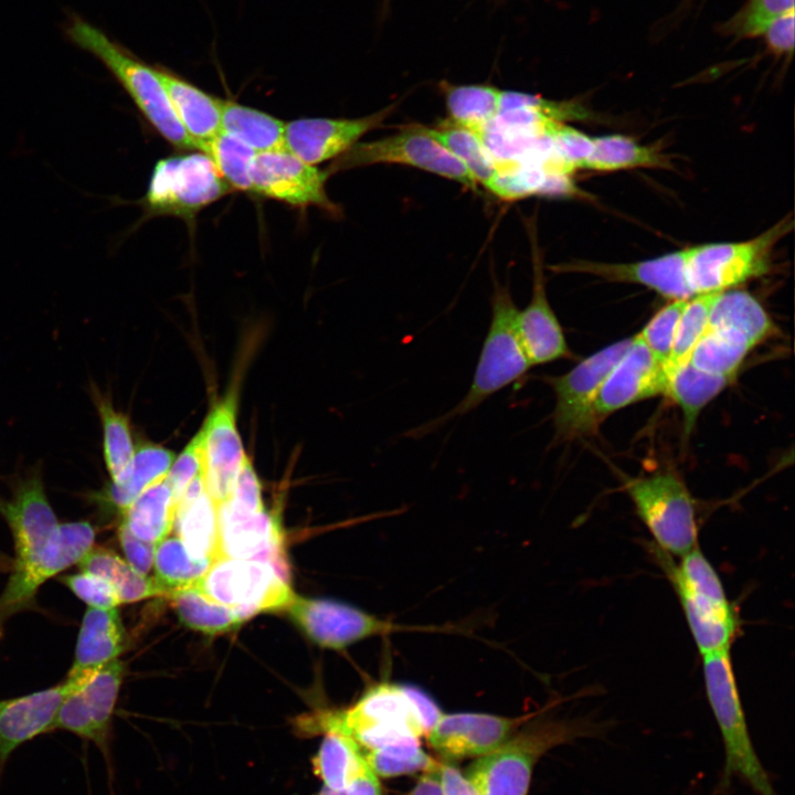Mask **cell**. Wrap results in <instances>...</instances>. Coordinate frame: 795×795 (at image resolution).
<instances>
[{
	"instance_id": "obj_1",
	"label": "cell",
	"mask_w": 795,
	"mask_h": 795,
	"mask_svg": "<svg viewBox=\"0 0 795 795\" xmlns=\"http://www.w3.org/2000/svg\"><path fill=\"white\" fill-rule=\"evenodd\" d=\"M443 711L423 690L404 683L380 681L370 686L348 709L321 712L315 731L339 730L349 734L361 752L420 741Z\"/></svg>"
},
{
	"instance_id": "obj_2",
	"label": "cell",
	"mask_w": 795,
	"mask_h": 795,
	"mask_svg": "<svg viewBox=\"0 0 795 795\" xmlns=\"http://www.w3.org/2000/svg\"><path fill=\"white\" fill-rule=\"evenodd\" d=\"M518 729L492 752L477 757L465 775L480 795H528L533 770L551 749L601 731L585 718L541 719Z\"/></svg>"
},
{
	"instance_id": "obj_3",
	"label": "cell",
	"mask_w": 795,
	"mask_h": 795,
	"mask_svg": "<svg viewBox=\"0 0 795 795\" xmlns=\"http://www.w3.org/2000/svg\"><path fill=\"white\" fill-rule=\"evenodd\" d=\"M65 33L75 45L105 65L163 139L181 150L195 149L173 113L157 68L135 57L103 30L81 17L70 19Z\"/></svg>"
},
{
	"instance_id": "obj_4",
	"label": "cell",
	"mask_w": 795,
	"mask_h": 795,
	"mask_svg": "<svg viewBox=\"0 0 795 795\" xmlns=\"http://www.w3.org/2000/svg\"><path fill=\"white\" fill-rule=\"evenodd\" d=\"M518 316L519 309L509 288L495 282L490 325L469 390L449 412L414 430V436L427 434L449 420L471 412L526 375L532 365L520 339Z\"/></svg>"
},
{
	"instance_id": "obj_5",
	"label": "cell",
	"mask_w": 795,
	"mask_h": 795,
	"mask_svg": "<svg viewBox=\"0 0 795 795\" xmlns=\"http://www.w3.org/2000/svg\"><path fill=\"white\" fill-rule=\"evenodd\" d=\"M701 657L706 695L724 748V767L720 788L729 787L732 778L740 777L757 795H778L751 739L731 648Z\"/></svg>"
},
{
	"instance_id": "obj_6",
	"label": "cell",
	"mask_w": 795,
	"mask_h": 795,
	"mask_svg": "<svg viewBox=\"0 0 795 795\" xmlns=\"http://www.w3.org/2000/svg\"><path fill=\"white\" fill-rule=\"evenodd\" d=\"M623 487L656 548L680 558L699 544L696 502L675 470L625 478Z\"/></svg>"
},
{
	"instance_id": "obj_7",
	"label": "cell",
	"mask_w": 795,
	"mask_h": 795,
	"mask_svg": "<svg viewBox=\"0 0 795 795\" xmlns=\"http://www.w3.org/2000/svg\"><path fill=\"white\" fill-rule=\"evenodd\" d=\"M792 230L793 219L787 215L748 241L687 247L686 280L691 294L721 293L765 275L774 246Z\"/></svg>"
},
{
	"instance_id": "obj_8",
	"label": "cell",
	"mask_w": 795,
	"mask_h": 795,
	"mask_svg": "<svg viewBox=\"0 0 795 795\" xmlns=\"http://www.w3.org/2000/svg\"><path fill=\"white\" fill-rule=\"evenodd\" d=\"M229 191L211 159L198 150L158 160L142 205L150 215L192 218Z\"/></svg>"
},
{
	"instance_id": "obj_9",
	"label": "cell",
	"mask_w": 795,
	"mask_h": 795,
	"mask_svg": "<svg viewBox=\"0 0 795 795\" xmlns=\"http://www.w3.org/2000/svg\"><path fill=\"white\" fill-rule=\"evenodd\" d=\"M203 594L237 615L240 621L285 610L295 593L265 561L219 558L194 584Z\"/></svg>"
},
{
	"instance_id": "obj_10",
	"label": "cell",
	"mask_w": 795,
	"mask_h": 795,
	"mask_svg": "<svg viewBox=\"0 0 795 795\" xmlns=\"http://www.w3.org/2000/svg\"><path fill=\"white\" fill-rule=\"evenodd\" d=\"M632 341L633 337L614 342L586 357L566 373L544 378L555 396L552 418L556 442H570L597 431L600 423L594 410L597 394Z\"/></svg>"
},
{
	"instance_id": "obj_11",
	"label": "cell",
	"mask_w": 795,
	"mask_h": 795,
	"mask_svg": "<svg viewBox=\"0 0 795 795\" xmlns=\"http://www.w3.org/2000/svg\"><path fill=\"white\" fill-rule=\"evenodd\" d=\"M377 163H398L414 167L462 183L476 190L477 182L451 151L441 145L423 126L405 127L401 131L368 142H357L333 160L329 176Z\"/></svg>"
},
{
	"instance_id": "obj_12",
	"label": "cell",
	"mask_w": 795,
	"mask_h": 795,
	"mask_svg": "<svg viewBox=\"0 0 795 795\" xmlns=\"http://www.w3.org/2000/svg\"><path fill=\"white\" fill-rule=\"evenodd\" d=\"M284 611L314 643L336 650L394 633L436 630L395 623L346 603L296 594Z\"/></svg>"
},
{
	"instance_id": "obj_13",
	"label": "cell",
	"mask_w": 795,
	"mask_h": 795,
	"mask_svg": "<svg viewBox=\"0 0 795 795\" xmlns=\"http://www.w3.org/2000/svg\"><path fill=\"white\" fill-rule=\"evenodd\" d=\"M95 529L87 521L60 523L54 540L33 559L13 564L0 596V618L25 608L49 579L77 564L93 548Z\"/></svg>"
},
{
	"instance_id": "obj_14",
	"label": "cell",
	"mask_w": 795,
	"mask_h": 795,
	"mask_svg": "<svg viewBox=\"0 0 795 795\" xmlns=\"http://www.w3.org/2000/svg\"><path fill=\"white\" fill-rule=\"evenodd\" d=\"M327 170L305 162L285 148L256 153L251 169L252 192L297 208L316 206L338 213L328 197Z\"/></svg>"
},
{
	"instance_id": "obj_15",
	"label": "cell",
	"mask_w": 795,
	"mask_h": 795,
	"mask_svg": "<svg viewBox=\"0 0 795 795\" xmlns=\"http://www.w3.org/2000/svg\"><path fill=\"white\" fill-rule=\"evenodd\" d=\"M123 676L124 665L118 659L100 667L64 699L54 729L70 731L106 752Z\"/></svg>"
},
{
	"instance_id": "obj_16",
	"label": "cell",
	"mask_w": 795,
	"mask_h": 795,
	"mask_svg": "<svg viewBox=\"0 0 795 795\" xmlns=\"http://www.w3.org/2000/svg\"><path fill=\"white\" fill-rule=\"evenodd\" d=\"M532 717V714L511 718L483 712H443L426 738L430 746L445 762L477 759L504 744Z\"/></svg>"
},
{
	"instance_id": "obj_17",
	"label": "cell",
	"mask_w": 795,
	"mask_h": 795,
	"mask_svg": "<svg viewBox=\"0 0 795 795\" xmlns=\"http://www.w3.org/2000/svg\"><path fill=\"white\" fill-rule=\"evenodd\" d=\"M0 513L12 533L13 564L40 554L57 534L60 523L47 500L39 469L20 477L9 499H0Z\"/></svg>"
},
{
	"instance_id": "obj_18",
	"label": "cell",
	"mask_w": 795,
	"mask_h": 795,
	"mask_svg": "<svg viewBox=\"0 0 795 795\" xmlns=\"http://www.w3.org/2000/svg\"><path fill=\"white\" fill-rule=\"evenodd\" d=\"M96 670L70 671L59 685L18 698L0 700V761L22 743L54 730L64 699L85 685Z\"/></svg>"
},
{
	"instance_id": "obj_19",
	"label": "cell",
	"mask_w": 795,
	"mask_h": 795,
	"mask_svg": "<svg viewBox=\"0 0 795 795\" xmlns=\"http://www.w3.org/2000/svg\"><path fill=\"white\" fill-rule=\"evenodd\" d=\"M236 414L237 394L231 390L213 406L202 425L204 485L218 507L229 499L246 455Z\"/></svg>"
},
{
	"instance_id": "obj_20",
	"label": "cell",
	"mask_w": 795,
	"mask_h": 795,
	"mask_svg": "<svg viewBox=\"0 0 795 795\" xmlns=\"http://www.w3.org/2000/svg\"><path fill=\"white\" fill-rule=\"evenodd\" d=\"M218 520L221 558L268 562L289 582V565L277 516L266 509L242 512L223 502L218 508Z\"/></svg>"
},
{
	"instance_id": "obj_21",
	"label": "cell",
	"mask_w": 795,
	"mask_h": 795,
	"mask_svg": "<svg viewBox=\"0 0 795 795\" xmlns=\"http://www.w3.org/2000/svg\"><path fill=\"white\" fill-rule=\"evenodd\" d=\"M393 107L358 118H298L285 123L284 148L316 166L337 159L368 131L378 128Z\"/></svg>"
},
{
	"instance_id": "obj_22",
	"label": "cell",
	"mask_w": 795,
	"mask_h": 795,
	"mask_svg": "<svg viewBox=\"0 0 795 795\" xmlns=\"http://www.w3.org/2000/svg\"><path fill=\"white\" fill-rule=\"evenodd\" d=\"M686 258L687 247L632 263L573 259L550 268L556 273H580L608 282L643 285L669 300H677L693 296L686 280Z\"/></svg>"
},
{
	"instance_id": "obj_23",
	"label": "cell",
	"mask_w": 795,
	"mask_h": 795,
	"mask_svg": "<svg viewBox=\"0 0 795 795\" xmlns=\"http://www.w3.org/2000/svg\"><path fill=\"white\" fill-rule=\"evenodd\" d=\"M666 382L664 364L635 335L600 389L594 406L598 423L635 402L664 394Z\"/></svg>"
},
{
	"instance_id": "obj_24",
	"label": "cell",
	"mask_w": 795,
	"mask_h": 795,
	"mask_svg": "<svg viewBox=\"0 0 795 795\" xmlns=\"http://www.w3.org/2000/svg\"><path fill=\"white\" fill-rule=\"evenodd\" d=\"M532 241V292L529 304L519 310L518 329L531 365L544 364L572 357L562 326L545 292L540 250Z\"/></svg>"
},
{
	"instance_id": "obj_25",
	"label": "cell",
	"mask_w": 795,
	"mask_h": 795,
	"mask_svg": "<svg viewBox=\"0 0 795 795\" xmlns=\"http://www.w3.org/2000/svg\"><path fill=\"white\" fill-rule=\"evenodd\" d=\"M176 458L173 452L155 443L138 444L126 470L94 495L99 506L120 515L137 497L166 478Z\"/></svg>"
},
{
	"instance_id": "obj_26",
	"label": "cell",
	"mask_w": 795,
	"mask_h": 795,
	"mask_svg": "<svg viewBox=\"0 0 795 795\" xmlns=\"http://www.w3.org/2000/svg\"><path fill=\"white\" fill-rule=\"evenodd\" d=\"M157 73L173 113L197 150L221 131L222 99L165 71Z\"/></svg>"
},
{
	"instance_id": "obj_27",
	"label": "cell",
	"mask_w": 795,
	"mask_h": 795,
	"mask_svg": "<svg viewBox=\"0 0 795 795\" xmlns=\"http://www.w3.org/2000/svg\"><path fill=\"white\" fill-rule=\"evenodd\" d=\"M124 646L125 629L117 607H88L83 616L70 671L97 670L117 659Z\"/></svg>"
},
{
	"instance_id": "obj_28",
	"label": "cell",
	"mask_w": 795,
	"mask_h": 795,
	"mask_svg": "<svg viewBox=\"0 0 795 795\" xmlns=\"http://www.w3.org/2000/svg\"><path fill=\"white\" fill-rule=\"evenodd\" d=\"M755 346L757 343L741 329L722 322L708 321L689 361L702 371L734 378Z\"/></svg>"
},
{
	"instance_id": "obj_29",
	"label": "cell",
	"mask_w": 795,
	"mask_h": 795,
	"mask_svg": "<svg viewBox=\"0 0 795 795\" xmlns=\"http://www.w3.org/2000/svg\"><path fill=\"white\" fill-rule=\"evenodd\" d=\"M176 501L166 478L145 490L120 515L119 524L136 538L157 544L173 528Z\"/></svg>"
},
{
	"instance_id": "obj_30",
	"label": "cell",
	"mask_w": 795,
	"mask_h": 795,
	"mask_svg": "<svg viewBox=\"0 0 795 795\" xmlns=\"http://www.w3.org/2000/svg\"><path fill=\"white\" fill-rule=\"evenodd\" d=\"M218 508L206 490L194 500L176 506L173 528L194 559L213 562L221 558Z\"/></svg>"
},
{
	"instance_id": "obj_31",
	"label": "cell",
	"mask_w": 795,
	"mask_h": 795,
	"mask_svg": "<svg viewBox=\"0 0 795 795\" xmlns=\"http://www.w3.org/2000/svg\"><path fill=\"white\" fill-rule=\"evenodd\" d=\"M733 378L717 375L696 368L690 361L667 375L664 395L674 401L683 415L688 435L702 409L720 394Z\"/></svg>"
},
{
	"instance_id": "obj_32",
	"label": "cell",
	"mask_w": 795,
	"mask_h": 795,
	"mask_svg": "<svg viewBox=\"0 0 795 795\" xmlns=\"http://www.w3.org/2000/svg\"><path fill=\"white\" fill-rule=\"evenodd\" d=\"M81 571L107 580L117 591L120 603L149 597H166V591L153 577L136 572L126 560L104 547H94L77 563Z\"/></svg>"
},
{
	"instance_id": "obj_33",
	"label": "cell",
	"mask_w": 795,
	"mask_h": 795,
	"mask_svg": "<svg viewBox=\"0 0 795 795\" xmlns=\"http://www.w3.org/2000/svg\"><path fill=\"white\" fill-rule=\"evenodd\" d=\"M285 123L259 109L222 99L221 130L256 153L284 148Z\"/></svg>"
},
{
	"instance_id": "obj_34",
	"label": "cell",
	"mask_w": 795,
	"mask_h": 795,
	"mask_svg": "<svg viewBox=\"0 0 795 795\" xmlns=\"http://www.w3.org/2000/svg\"><path fill=\"white\" fill-rule=\"evenodd\" d=\"M427 128V127H426ZM427 131L471 173L477 184L485 187L498 171V158L485 140V134L446 119Z\"/></svg>"
},
{
	"instance_id": "obj_35",
	"label": "cell",
	"mask_w": 795,
	"mask_h": 795,
	"mask_svg": "<svg viewBox=\"0 0 795 795\" xmlns=\"http://www.w3.org/2000/svg\"><path fill=\"white\" fill-rule=\"evenodd\" d=\"M594 149L585 169L613 172L635 168H667L669 160L657 149L619 134L593 137Z\"/></svg>"
},
{
	"instance_id": "obj_36",
	"label": "cell",
	"mask_w": 795,
	"mask_h": 795,
	"mask_svg": "<svg viewBox=\"0 0 795 795\" xmlns=\"http://www.w3.org/2000/svg\"><path fill=\"white\" fill-rule=\"evenodd\" d=\"M167 597L182 624L204 634H223L242 623L233 610L211 600L194 585L174 590Z\"/></svg>"
},
{
	"instance_id": "obj_37",
	"label": "cell",
	"mask_w": 795,
	"mask_h": 795,
	"mask_svg": "<svg viewBox=\"0 0 795 795\" xmlns=\"http://www.w3.org/2000/svg\"><path fill=\"white\" fill-rule=\"evenodd\" d=\"M91 391L103 428L105 465L110 480H115L126 470L135 454L130 421L114 407L108 395L95 386Z\"/></svg>"
},
{
	"instance_id": "obj_38",
	"label": "cell",
	"mask_w": 795,
	"mask_h": 795,
	"mask_svg": "<svg viewBox=\"0 0 795 795\" xmlns=\"http://www.w3.org/2000/svg\"><path fill=\"white\" fill-rule=\"evenodd\" d=\"M709 320L734 326L757 344L774 330V324L762 304L745 290L721 292L712 306Z\"/></svg>"
},
{
	"instance_id": "obj_39",
	"label": "cell",
	"mask_w": 795,
	"mask_h": 795,
	"mask_svg": "<svg viewBox=\"0 0 795 795\" xmlns=\"http://www.w3.org/2000/svg\"><path fill=\"white\" fill-rule=\"evenodd\" d=\"M361 756L359 745L349 734L339 730H327L311 760L312 771L324 786L343 791Z\"/></svg>"
},
{
	"instance_id": "obj_40",
	"label": "cell",
	"mask_w": 795,
	"mask_h": 795,
	"mask_svg": "<svg viewBox=\"0 0 795 795\" xmlns=\"http://www.w3.org/2000/svg\"><path fill=\"white\" fill-rule=\"evenodd\" d=\"M500 96L501 91L490 86H452L446 91L448 119L485 134L498 117Z\"/></svg>"
},
{
	"instance_id": "obj_41",
	"label": "cell",
	"mask_w": 795,
	"mask_h": 795,
	"mask_svg": "<svg viewBox=\"0 0 795 795\" xmlns=\"http://www.w3.org/2000/svg\"><path fill=\"white\" fill-rule=\"evenodd\" d=\"M211 564V560L192 558L178 537H166L156 544L155 579L166 591V597L174 590L193 585Z\"/></svg>"
},
{
	"instance_id": "obj_42",
	"label": "cell",
	"mask_w": 795,
	"mask_h": 795,
	"mask_svg": "<svg viewBox=\"0 0 795 795\" xmlns=\"http://www.w3.org/2000/svg\"><path fill=\"white\" fill-rule=\"evenodd\" d=\"M200 151L211 159L231 189L252 192L250 169L256 156L252 148L221 130Z\"/></svg>"
},
{
	"instance_id": "obj_43",
	"label": "cell",
	"mask_w": 795,
	"mask_h": 795,
	"mask_svg": "<svg viewBox=\"0 0 795 795\" xmlns=\"http://www.w3.org/2000/svg\"><path fill=\"white\" fill-rule=\"evenodd\" d=\"M720 293L695 295L688 299L679 318L670 357L664 365L666 375L689 361L703 335L712 306Z\"/></svg>"
},
{
	"instance_id": "obj_44",
	"label": "cell",
	"mask_w": 795,
	"mask_h": 795,
	"mask_svg": "<svg viewBox=\"0 0 795 795\" xmlns=\"http://www.w3.org/2000/svg\"><path fill=\"white\" fill-rule=\"evenodd\" d=\"M378 776L395 777L424 772L434 763L420 746V741H406L362 752Z\"/></svg>"
},
{
	"instance_id": "obj_45",
	"label": "cell",
	"mask_w": 795,
	"mask_h": 795,
	"mask_svg": "<svg viewBox=\"0 0 795 795\" xmlns=\"http://www.w3.org/2000/svg\"><path fill=\"white\" fill-rule=\"evenodd\" d=\"M554 156L570 174L576 169H585L594 149L593 137L564 123L552 121L543 132Z\"/></svg>"
},
{
	"instance_id": "obj_46",
	"label": "cell",
	"mask_w": 795,
	"mask_h": 795,
	"mask_svg": "<svg viewBox=\"0 0 795 795\" xmlns=\"http://www.w3.org/2000/svg\"><path fill=\"white\" fill-rule=\"evenodd\" d=\"M688 299L669 300L637 333L638 338L664 365L668 361L677 325Z\"/></svg>"
},
{
	"instance_id": "obj_47",
	"label": "cell",
	"mask_w": 795,
	"mask_h": 795,
	"mask_svg": "<svg viewBox=\"0 0 795 795\" xmlns=\"http://www.w3.org/2000/svg\"><path fill=\"white\" fill-rule=\"evenodd\" d=\"M795 10V0H749L730 20L727 29L740 38L760 36L773 19Z\"/></svg>"
},
{
	"instance_id": "obj_48",
	"label": "cell",
	"mask_w": 795,
	"mask_h": 795,
	"mask_svg": "<svg viewBox=\"0 0 795 795\" xmlns=\"http://www.w3.org/2000/svg\"><path fill=\"white\" fill-rule=\"evenodd\" d=\"M203 473V428L192 437L174 458L166 480L170 486L176 506L189 484Z\"/></svg>"
},
{
	"instance_id": "obj_49",
	"label": "cell",
	"mask_w": 795,
	"mask_h": 795,
	"mask_svg": "<svg viewBox=\"0 0 795 795\" xmlns=\"http://www.w3.org/2000/svg\"><path fill=\"white\" fill-rule=\"evenodd\" d=\"M60 581L78 598L96 608H115L120 603L115 587L105 579L82 571L73 575H64Z\"/></svg>"
},
{
	"instance_id": "obj_50",
	"label": "cell",
	"mask_w": 795,
	"mask_h": 795,
	"mask_svg": "<svg viewBox=\"0 0 795 795\" xmlns=\"http://www.w3.org/2000/svg\"><path fill=\"white\" fill-rule=\"evenodd\" d=\"M224 502L242 512H258L265 509L261 483L247 455L243 459L232 492Z\"/></svg>"
},
{
	"instance_id": "obj_51",
	"label": "cell",
	"mask_w": 795,
	"mask_h": 795,
	"mask_svg": "<svg viewBox=\"0 0 795 795\" xmlns=\"http://www.w3.org/2000/svg\"><path fill=\"white\" fill-rule=\"evenodd\" d=\"M117 536L126 562L139 574L148 575L153 566L156 544L136 538L121 524H118Z\"/></svg>"
},
{
	"instance_id": "obj_52",
	"label": "cell",
	"mask_w": 795,
	"mask_h": 795,
	"mask_svg": "<svg viewBox=\"0 0 795 795\" xmlns=\"http://www.w3.org/2000/svg\"><path fill=\"white\" fill-rule=\"evenodd\" d=\"M795 10L770 21L762 30L768 49L778 55L792 54L794 50Z\"/></svg>"
},
{
	"instance_id": "obj_53",
	"label": "cell",
	"mask_w": 795,
	"mask_h": 795,
	"mask_svg": "<svg viewBox=\"0 0 795 795\" xmlns=\"http://www.w3.org/2000/svg\"><path fill=\"white\" fill-rule=\"evenodd\" d=\"M344 791L347 795H384L379 776L363 755L351 773Z\"/></svg>"
},
{
	"instance_id": "obj_54",
	"label": "cell",
	"mask_w": 795,
	"mask_h": 795,
	"mask_svg": "<svg viewBox=\"0 0 795 795\" xmlns=\"http://www.w3.org/2000/svg\"><path fill=\"white\" fill-rule=\"evenodd\" d=\"M438 775L443 795H480L473 782L447 761L438 762Z\"/></svg>"
},
{
	"instance_id": "obj_55",
	"label": "cell",
	"mask_w": 795,
	"mask_h": 795,
	"mask_svg": "<svg viewBox=\"0 0 795 795\" xmlns=\"http://www.w3.org/2000/svg\"><path fill=\"white\" fill-rule=\"evenodd\" d=\"M406 795H443L437 761L423 772L422 776Z\"/></svg>"
},
{
	"instance_id": "obj_56",
	"label": "cell",
	"mask_w": 795,
	"mask_h": 795,
	"mask_svg": "<svg viewBox=\"0 0 795 795\" xmlns=\"http://www.w3.org/2000/svg\"><path fill=\"white\" fill-rule=\"evenodd\" d=\"M318 795H347L346 791L332 789L327 786H322Z\"/></svg>"
}]
</instances>
